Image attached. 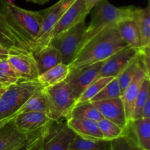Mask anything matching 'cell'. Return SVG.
I'll list each match as a JSON object with an SVG mask.
<instances>
[{"instance_id": "cell-1", "label": "cell", "mask_w": 150, "mask_h": 150, "mask_svg": "<svg viewBox=\"0 0 150 150\" xmlns=\"http://www.w3.org/2000/svg\"><path fill=\"white\" fill-rule=\"evenodd\" d=\"M127 46L120 37L117 25L105 28L88 41L76 53L73 60L68 65L70 70L81 69L104 61Z\"/></svg>"}, {"instance_id": "cell-2", "label": "cell", "mask_w": 150, "mask_h": 150, "mask_svg": "<svg viewBox=\"0 0 150 150\" xmlns=\"http://www.w3.org/2000/svg\"><path fill=\"white\" fill-rule=\"evenodd\" d=\"M136 8V7L134 6L116 7L108 0L100 1L92 10L90 22L86 26L77 52L88 41L105 28L117 25L121 21L131 19L132 14Z\"/></svg>"}, {"instance_id": "cell-3", "label": "cell", "mask_w": 150, "mask_h": 150, "mask_svg": "<svg viewBox=\"0 0 150 150\" xmlns=\"http://www.w3.org/2000/svg\"><path fill=\"white\" fill-rule=\"evenodd\" d=\"M1 9L8 24L32 49L42 21L40 11L26 10L7 0H1Z\"/></svg>"}, {"instance_id": "cell-4", "label": "cell", "mask_w": 150, "mask_h": 150, "mask_svg": "<svg viewBox=\"0 0 150 150\" xmlns=\"http://www.w3.org/2000/svg\"><path fill=\"white\" fill-rule=\"evenodd\" d=\"M42 88L36 79H21L7 86L0 96V120L16 116L26 100Z\"/></svg>"}, {"instance_id": "cell-5", "label": "cell", "mask_w": 150, "mask_h": 150, "mask_svg": "<svg viewBox=\"0 0 150 150\" xmlns=\"http://www.w3.org/2000/svg\"><path fill=\"white\" fill-rule=\"evenodd\" d=\"M44 89L49 98L54 111V121L67 120L70 117L76 100L67 82L64 81Z\"/></svg>"}, {"instance_id": "cell-6", "label": "cell", "mask_w": 150, "mask_h": 150, "mask_svg": "<svg viewBox=\"0 0 150 150\" xmlns=\"http://www.w3.org/2000/svg\"><path fill=\"white\" fill-rule=\"evenodd\" d=\"M85 29L86 24L85 21H83L52 38L51 45L61 53L62 63L69 65L73 60L80 45Z\"/></svg>"}, {"instance_id": "cell-7", "label": "cell", "mask_w": 150, "mask_h": 150, "mask_svg": "<svg viewBox=\"0 0 150 150\" xmlns=\"http://www.w3.org/2000/svg\"><path fill=\"white\" fill-rule=\"evenodd\" d=\"M67 10L59 1L54 5L41 10L42 21L37 38L32 46L33 54L51 44L54 27L62 15Z\"/></svg>"}, {"instance_id": "cell-8", "label": "cell", "mask_w": 150, "mask_h": 150, "mask_svg": "<svg viewBox=\"0 0 150 150\" xmlns=\"http://www.w3.org/2000/svg\"><path fill=\"white\" fill-rule=\"evenodd\" d=\"M76 134L62 121H54L45 129L41 150H68Z\"/></svg>"}, {"instance_id": "cell-9", "label": "cell", "mask_w": 150, "mask_h": 150, "mask_svg": "<svg viewBox=\"0 0 150 150\" xmlns=\"http://www.w3.org/2000/svg\"><path fill=\"white\" fill-rule=\"evenodd\" d=\"M102 64L103 62H99L81 69L70 70L65 82L70 87L76 101L85 89L98 79Z\"/></svg>"}, {"instance_id": "cell-10", "label": "cell", "mask_w": 150, "mask_h": 150, "mask_svg": "<svg viewBox=\"0 0 150 150\" xmlns=\"http://www.w3.org/2000/svg\"><path fill=\"white\" fill-rule=\"evenodd\" d=\"M139 50L125 46L103 61L98 78L105 76L117 77L127 65L136 57Z\"/></svg>"}, {"instance_id": "cell-11", "label": "cell", "mask_w": 150, "mask_h": 150, "mask_svg": "<svg viewBox=\"0 0 150 150\" xmlns=\"http://www.w3.org/2000/svg\"><path fill=\"white\" fill-rule=\"evenodd\" d=\"M90 102L98 108L104 119L111 121L122 129H127L128 124L126 120L124 105L121 97Z\"/></svg>"}, {"instance_id": "cell-12", "label": "cell", "mask_w": 150, "mask_h": 150, "mask_svg": "<svg viewBox=\"0 0 150 150\" xmlns=\"http://www.w3.org/2000/svg\"><path fill=\"white\" fill-rule=\"evenodd\" d=\"M7 59L21 79L37 80L40 73L33 53H13Z\"/></svg>"}, {"instance_id": "cell-13", "label": "cell", "mask_w": 150, "mask_h": 150, "mask_svg": "<svg viewBox=\"0 0 150 150\" xmlns=\"http://www.w3.org/2000/svg\"><path fill=\"white\" fill-rule=\"evenodd\" d=\"M1 5V0H0V45L10 50L12 54L32 52L30 46L8 24L2 14Z\"/></svg>"}, {"instance_id": "cell-14", "label": "cell", "mask_w": 150, "mask_h": 150, "mask_svg": "<svg viewBox=\"0 0 150 150\" xmlns=\"http://www.w3.org/2000/svg\"><path fill=\"white\" fill-rule=\"evenodd\" d=\"M87 13L84 0H76L59 18L53 32V38L86 19Z\"/></svg>"}, {"instance_id": "cell-15", "label": "cell", "mask_w": 150, "mask_h": 150, "mask_svg": "<svg viewBox=\"0 0 150 150\" xmlns=\"http://www.w3.org/2000/svg\"><path fill=\"white\" fill-rule=\"evenodd\" d=\"M146 76L150 77L146 75L139 63V66L136 70L133 79L121 96L123 105H124L126 120L128 124L133 121L136 100L139 94L142 82Z\"/></svg>"}, {"instance_id": "cell-16", "label": "cell", "mask_w": 150, "mask_h": 150, "mask_svg": "<svg viewBox=\"0 0 150 150\" xmlns=\"http://www.w3.org/2000/svg\"><path fill=\"white\" fill-rule=\"evenodd\" d=\"M13 121L20 131L25 133H32L46 127L54 121L44 113L26 112L16 115Z\"/></svg>"}, {"instance_id": "cell-17", "label": "cell", "mask_w": 150, "mask_h": 150, "mask_svg": "<svg viewBox=\"0 0 150 150\" xmlns=\"http://www.w3.org/2000/svg\"><path fill=\"white\" fill-rule=\"evenodd\" d=\"M32 133H25L19 130L12 119L0 128V150L17 149Z\"/></svg>"}, {"instance_id": "cell-18", "label": "cell", "mask_w": 150, "mask_h": 150, "mask_svg": "<svg viewBox=\"0 0 150 150\" xmlns=\"http://www.w3.org/2000/svg\"><path fill=\"white\" fill-rule=\"evenodd\" d=\"M67 126L83 138L92 140H105L100 130L98 122L91 119L70 118L66 120Z\"/></svg>"}, {"instance_id": "cell-19", "label": "cell", "mask_w": 150, "mask_h": 150, "mask_svg": "<svg viewBox=\"0 0 150 150\" xmlns=\"http://www.w3.org/2000/svg\"><path fill=\"white\" fill-rule=\"evenodd\" d=\"M26 112H40L48 115L54 121V111L50 102L49 98L43 88L37 91L32 94L26 102L19 109L16 115Z\"/></svg>"}, {"instance_id": "cell-20", "label": "cell", "mask_w": 150, "mask_h": 150, "mask_svg": "<svg viewBox=\"0 0 150 150\" xmlns=\"http://www.w3.org/2000/svg\"><path fill=\"white\" fill-rule=\"evenodd\" d=\"M128 134L143 150H150V118L134 119L127 128Z\"/></svg>"}, {"instance_id": "cell-21", "label": "cell", "mask_w": 150, "mask_h": 150, "mask_svg": "<svg viewBox=\"0 0 150 150\" xmlns=\"http://www.w3.org/2000/svg\"><path fill=\"white\" fill-rule=\"evenodd\" d=\"M33 54L40 74L62 63L61 53L51 44Z\"/></svg>"}, {"instance_id": "cell-22", "label": "cell", "mask_w": 150, "mask_h": 150, "mask_svg": "<svg viewBox=\"0 0 150 150\" xmlns=\"http://www.w3.org/2000/svg\"><path fill=\"white\" fill-rule=\"evenodd\" d=\"M136 22L141 36L142 49L150 46V6L145 8L136 7L131 16Z\"/></svg>"}, {"instance_id": "cell-23", "label": "cell", "mask_w": 150, "mask_h": 150, "mask_svg": "<svg viewBox=\"0 0 150 150\" xmlns=\"http://www.w3.org/2000/svg\"><path fill=\"white\" fill-rule=\"evenodd\" d=\"M119 34L128 46L139 50L142 49L141 36L136 22L131 19L123 20L117 24Z\"/></svg>"}, {"instance_id": "cell-24", "label": "cell", "mask_w": 150, "mask_h": 150, "mask_svg": "<svg viewBox=\"0 0 150 150\" xmlns=\"http://www.w3.org/2000/svg\"><path fill=\"white\" fill-rule=\"evenodd\" d=\"M70 71L68 65L62 63L40 74L37 80L42 88H48L65 81Z\"/></svg>"}, {"instance_id": "cell-25", "label": "cell", "mask_w": 150, "mask_h": 150, "mask_svg": "<svg viewBox=\"0 0 150 150\" xmlns=\"http://www.w3.org/2000/svg\"><path fill=\"white\" fill-rule=\"evenodd\" d=\"M68 150H111V141L86 139L76 135Z\"/></svg>"}, {"instance_id": "cell-26", "label": "cell", "mask_w": 150, "mask_h": 150, "mask_svg": "<svg viewBox=\"0 0 150 150\" xmlns=\"http://www.w3.org/2000/svg\"><path fill=\"white\" fill-rule=\"evenodd\" d=\"M70 118L91 119L98 122L103 117L98 108L95 107L90 101H86L75 104L70 113Z\"/></svg>"}, {"instance_id": "cell-27", "label": "cell", "mask_w": 150, "mask_h": 150, "mask_svg": "<svg viewBox=\"0 0 150 150\" xmlns=\"http://www.w3.org/2000/svg\"><path fill=\"white\" fill-rule=\"evenodd\" d=\"M114 78V77L113 76H105V77H100L95 79L81 94V96L76 101V104L91 101Z\"/></svg>"}, {"instance_id": "cell-28", "label": "cell", "mask_w": 150, "mask_h": 150, "mask_svg": "<svg viewBox=\"0 0 150 150\" xmlns=\"http://www.w3.org/2000/svg\"><path fill=\"white\" fill-rule=\"evenodd\" d=\"M139 66V51L137 55L127 65L125 68L120 72V74L117 76L119 85L120 87L121 94L124 92L129 84L133 79L136 70ZM122 96V95H121Z\"/></svg>"}, {"instance_id": "cell-29", "label": "cell", "mask_w": 150, "mask_h": 150, "mask_svg": "<svg viewBox=\"0 0 150 150\" xmlns=\"http://www.w3.org/2000/svg\"><path fill=\"white\" fill-rule=\"evenodd\" d=\"M98 124L103 138L106 141H111L127 134V129H122L117 124L104 118L98 121Z\"/></svg>"}, {"instance_id": "cell-30", "label": "cell", "mask_w": 150, "mask_h": 150, "mask_svg": "<svg viewBox=\"0 0 150 150\" xmlns=\"http://www.w3.org/2000/svg\"><path fill=\"white\" fill-rule=\"evenodd\" d=\"M21 77L17 74L7 58L0 60V82L5 86L16 83L21 80Z\"/></svg>"}, {"instance_id": "cell-31", "label": "cell", "mask_w": 150, "mask_h": 150, "mask_svg": "<svg viewBox=\"0 0 150 150\" xmlns=\"http://www.w3.org/2000/svg\"><path fill=\"white\" fill-rule=\"evenodd\" d=\"M149 85L150 77L146 76L144 79L143 82H142V87H141L140 91H139V94L138 96L137 100H136L134 113H133V120L142 118V110H143L144 106L147 99L150 97Z\"/></svg>"}, {"instance_id": "cell-32", "label": "cell", "mask_w": 150, "mask_h": 150, "mask_svg": "<svg viewBox=\"0 0 150 150\" xmlns=\"http://www.w3.org/2000/svg\"><path fill=\"white\" fill-rule=\"evenodd\" d=\"M121 91L117 77H114L109 83L107 84L91 101L111 99L121 97Z\"/></svg>"}, {"instance_id": "cell-33", "label": "cell", "mask_w": 150, "mask_h": 150, "mask_svg": "<svg viewBox=\"0 0 150 150\" xmlns=\"http://www.w3.org/2000/svg\"><path fill=\"white\" fill-rule=\"evenodd\" d=\"M111 150H143L128 134L111 141Z\"/></svg>"}, {"instance_id": "cell-34", "label": "cell", "mask_w": 150, "mask_h": 150, "mask_svg": "<svg viewBox=\"0 0 150 150\" xmlns=\"http://www.w3.org/2000/svg\"><path fill=\"white\" fill-rule=\"evenodd\" d=\"M48 126L33 132L29 139L16 150H41L42 138H43L45 129Z\"/></svg>"}, {"instance_id": "cell-35", "label": "cell", "mask_w": 150, "mask_h": 150, "mask_svg": "<svg viewBox=\"0 0 150 150\" xmlns=\"http://www.w3.org/2000/svg\"><path fill=\"white\" fill-rule=\"evenodd\" d=\"M102 0H84L85 5H86V11L87 14H89L95 5L98 4Z\"/></svg>"}, {"instance_id": "cell-36", "label": "cell", "mask_w": 150, "mask_h": 150, "mask_svg": "<svg viewBox=\"0 0 150 150\" xmlns=\"http://www.w3.org/2000/svg\"><path fill=\"white\" fill-rule=\"evenodd\" d=\"M142 118H144V119H149L150 118V97L147 99L144 106Z\"/></svg>"}, {"instance_id": "cell-37", "label": "cell", "mask_w": 150, "mask_h": 150, "mask_svg": "<svg viewBox=\"0 0 150 150\" xmlns=\"http://www.w3.org/2000/svg\"><path fill=\"white\" fill-rule=\"evenodd\" d=\"M11 51L8 50L7 49L4 48L1 45H0V57L1 59L3 58H7L10 54H11Z\"/></svg>"}, {"instance_id": "cell-38", "label": "cell", "mask_w": 150, "mask_h": 150, "mask_svg": "<svg viewBox=\"0 0 150 150\" xmlns=\"http://www.w3.org/2000/svg\"><path fill=\"white\" fill-rule=\"evenodd\" d=\"M75 1H76V0H59L60 2H61L67 9Z\"/></svg>"}, {"instance_id": "cell-39", "label": "cell", "mask_w": 150, "mask_h": 150, "mask_svg": "<svg viewBox=\"0 0 150 150\" xmlns=\"http://www.w3.org/2000/svg\"><path fill=\"white\" fill-rule=\"evenodd\" d=\"M15 116H13V117H10V118H7V119H2V120H0V128L1 127V126H3V125L5 124L6 123H7L8 121H11L12 119H13L15 118Z\"/></svg>"}, {"instance_id": "cell-40", "label": "cell", "mask_w": 150, "mask_h": 150, "mask_svg": "<svg viewBox=\"0 0 150 150\" xmlns=\"http://www.w3.org/2000/svg\"><path fill=\"white\" fill-rule=\"evenodd\" d=\"M27 1H32V2L35 3V4H43L45 3L48 2V1L50 0H26Z\"/></svg>"}, {"instance_id": "cell-41", "label": "cell", "mask_w": 150, "mask_h": 150, "mask_svg": "<svg viewBox=\"0 0 150 150\" xmlns=\"http://www.w3.org/2000/svg\"><path fill=\"white\" fill-rule=\"evenodd\" d=\"M7 88V86H5V85L0 84V90H2V89H4V88Z\"/></svg>"}, {"instance_id": "cell-42", "label": "cell", "mask_w": 150, "mask_h": 150, "mask_svg": "<svg viewBox=\"0 0 150 150\" xmlns=\"http://www.w3.org/2000/svg\"><path fill=\"white\" fill-rule=\"evenodd\" d=\"M7 1H8L9 3H10V4H13V1H15V0H7Z\"/></svg>"}, {"instance_id": "cell-43", "label": "cell", "mask_w": 150, "mask_h": 150, "mask_svg": "<svg viewBox=\"0 0 150 150\" xmlns=\"http://www.w3.org/2000/svg\"><path fill=\"white\" fill-rule=\"evenodd\" d=\"M5 88H4V89H2V90H0V96H1V94H2L3 91H4V89H5Z\"/></svg>"}, {"instance_id": "cell-44", "label": "cell", "mask_w": 150, "mask_h": 150, "mask_svg": "<svg viewBox=\"0 0 150 150\" xmlns=\"http://www.w3.org/2000/svg\"><path fill=\"white\" fill-rule=\"evenodd\" d=\"M0 84H1V85H3V84H2V83H1V82H0Z\"/></svg>"}, {"instance_id": "cell-45", "label": "cell", "mask_w": 150, "mask_h": 150, "mask_svg": "<svg viewBox=\"0 0 150 150\" xmlns=\"http://www.w3.org/2000/svg\"><path fill=\"white\" fill-rule=\"evenodd\" d=\"M1 57H0V60H1Z\"/></svg>"}]
</instances>
